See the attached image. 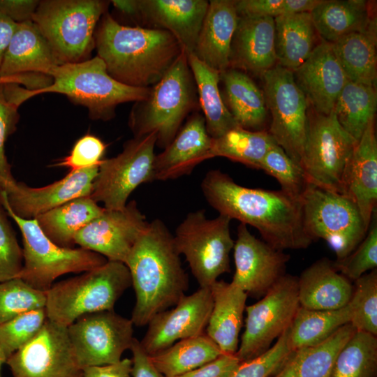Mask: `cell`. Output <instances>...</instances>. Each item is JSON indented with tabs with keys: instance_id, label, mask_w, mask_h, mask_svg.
<instances>
[{
	"instance_id": "25",
	"label": "cell",
	"mask_w": 377,
	"mask_h": 377,
	"mask_svg": "<svg viewBox=\"0 0 377 377\" xmlns=\"http://www.w3.org/2000/svg\"><path fill=\"white\" fill-rule=\"evenodd\" d=\"M343 194L356 205L369 228L377 204V140L374 119L370 121L353 149L344 178Z\"/></svg>"
},
{
	"instance_id": "29",
	"label": "cell",
	"mask_w": 377,
	"mask_h": 377,
	"mask_svg": "<svg viewBox=\"0 0 377 377\" xmlns=\"http://www.w3.org/2000/svg\"><path fill=\"white\" fill-rule=\"evenodd\" d=\"M209 288L213 307L205 334L223 353L235 354L248 295L231 282L216 281Z\"/></svg>"
},
{
	"instance_id": "9",
	"label": "cell",
	"mask_w": 377,
	"mask_h": 377,
	"mask_svg": "<svg viewBox=\"0 0 377 377\" xmlns=\"http://www.w3.org/2000/svg\"><path fill=\"white\" fill-rule=\"evenodd\" d=\"M231 219L219 214L208 219L204 210L188 213L173 235L178 253L183 254L200 288L210 287L221 274L230 272V253L235 241Z\"/></svg>"
},
{
	"instance_id": "24",
	"label": "cell",
	"mask_w": 377,
	"mask_h": 377,
	"mask_svg": "<svg viewBox=\"0 0 377 377\" xmlns=\"http://www.w3.org/2000/svg\"><path fill=\"white\" fill-rule=\"evenodd\" d=\"M139 17L170 33L187 54L193 53L208 1L139 0Z\"/></svg>"
},
{
	"instance_id": "17",
	"label": "cell",
	"mask_w": 377,
	"mask_h": 377,
	"mask_svg": "<svg viewBox=\"0 0 377 377\" xmlns=\"http://www.w3.org/2000/svg\"><path fill=\"white\" fill-rule=\"evenodd\" d=\"M135 200L121 209H107L80 229L75 244L98 253L107 260L125 263L138 237L148 226Z\"/></svg>"
},
{
	"instance_id": "43",
	"label": "cell",
	"mask_w": 377,
	"mask_h": 377,
	"mask_svg": "<svg viewBox=\"0 0 377 377\" xmlns=\"http://www.w3.org/2000/svg\"><path fill=\"white\" fill-rule=\"evenodd\" d=\"M350 323L357 331L377 335V270L374 269L355 281L348 302Z\"/></svg>"
},
{
	"instance_id": "21",
	"label": "cell",
	"mask_w": 377,
	"mask_h": 377,
	"mask_svg": "<svg viewBox=\"0 0 377 377\" xmlns=\"http://www.w3.org/2000/svg\"><path fill=\"white\" fill-rule=\"evenodd\" d=\"M293 73L295 82L304 94L309 107L323 114L333 111L339 94L349 81L332 44L323 40Z\"/></svg>"
},
{
	"instance_id": "41",
	"label": "cell",
	"mask_w": 377,
	"mask_h": 377,
	"mask_svg": "<svg viewBox=\"0 0 377 377\" xmlns=\"http://www.w3.org/2000/svg\"><path fill=\"white\" fill-rule=\"evenodd\" d=\"M376 368V336L356 330L337 355L333 377H375Z\"/></svg>"
},
{
	"instance_id": "51",
	"label": "cell",
	"mask_w": 377,
	"mask_h": 377,
	"mask_svg": "<svg viewBox=\"0 0 377 377\" xmlns=\"http://www.w3.org/2000/svg\"><path fill=\"white\" fill-rule=\"evenodd\" d=\"M105 149L106 146L100 138L87 134L79 138L69 154L55 165L68 168L70 171L100 165Z\"/></svg>"
},
{
	"instance_id": "40",
	"label": "cell",
	"mask_w": 377,
	"mask_h": 377,
	"mask_svg": "<svg viewBox=\"0 0 377 377\" xmlns=\"http://www.w3.org/2000/svg\"><path fill=\"white\" fill-rule=\"evenodd\" d=\"M276 145L267 131H253L237 126L213 139L210 158L222 156L259 169L265 154Z\"/></svg>"
},
{
	"instance_id": "22",
	"label": "cell",
	"mask_w": 377,
	"mask_h": 377,
	"mask_svg": "<svg viewBox=\"0 0 377 377\" xmlns=\"http://www.w3.org/2000/svg\"><path fill=\"white\" fill-rule=\"evenodd\" d=\"M212 141L203 115L193 113L172 141L155 155L154 180L173 179L190 174L196 165L210 158Z\"/></svg>"
},
{
	"instance_id": "15",
	"label": "cell",
	"mask_w": 377,
	"mask_h": 377,
	"mask_svg": "<svg viewBox=\"0 0 377 377\" xmlns=\"http://www.w3.org/2000/svg\"><path fill=\"white\" fill-rule=\"evenodd\" d=\"M131 318L102 311L83 315L67 327L69 341L77 364L83 369L116 363L133 343Z\"/></svg>"
},
{
	"instance_id": "28",
	"label": "cell",
	"mask_w": 377,
	"mask_h": 377,
	"mask_svg": "<svg viewBox=\"0 0 377 377\" xmlns=\"http://www.w3.org/2000/svg\"><path fill=\"white\" fill-rule=\"evenodd\" d=\"M353 285L339 272L334 262L323 258L306 268L298 277L300 306L312 310H335L346 306Z\"/></svg>"
},
{
	"instance_id": "31",
	"label": "cell",
	"mask_w": 377,
	"mask_h": 377,
	"mask_svg": "<svg viewBox=\"0 0 377 377\" xmlns=\"http://www.w3.org/2000/svg\"><path fill=\"white\" fill-rule=\"evenodd\" d=\"M220 81L224 86L225 105L237 124L250 131H267L265 96L255 82L246 73L230 68L220 73Z\"/></svg>"
},
{
	"instance_id": "30",
	"label": "cell",
	"mask_w": 377,
	"mask_h": 377,
	"mask_svg": "<svg viewBox=\"0 0 377 377\" xmlns=\"http://www.w3.org/2000/svg\"><path fill=\"white\" fill-rule=\"evenodd\" d=\"M364 0H320L310 12L320 38L333 43L377 24L374 8Z\"/></svg>"
},
{
	"instance_id": "14",
	"label": "cell",
	"mask_w": 377,
	"mask_h": 377,
	"mask_svg": "<svg viewBox=\"0 0 377 377\" xmlns=\"http://www.w3.org/2000/svg\"><path fill=\"white\" fill-rule=\"evenodd\" d=\"M300 306L298 277L285 274L253 304L245 308V329L236 355L241 362L253 359L270 348L286 331Z\"/></svg>"
},
{
	"instance_id": "33",
	"label": "cell",
	"mask_w": 377,
	"mask_h": 377,
	"mask_svg": "<svg viewBox=\"0 0 377 377\" xmlns=\"http://www.w3.org/2000/svg\"><path fill=\"white\" fill-rule=\"evenodd\" d=\"M355 331L348 323L321 343L293 351L270 377H333L337 355Z\"/></svg>"
},
{
	"instance_id": "59",
	"label": "cell",
	"mask_w": 377,
	"mask_h": 377,
	"mask_svg": "<svg viewBox=\"0 0 377 377\" xmlns=\"http://www.w3.org/2000/svg\"><path fill=\"white\" fill-rule=\"evenodd\" d=\"M7 357L0 350V377H1V368L3 364L6 362Z\"/></svg>"
},
{
	"instance_id": "35",
	"label": "cell",
	"mask_w": 377,
	"mask_h": 377,
	"mask_svg": "<svg viewBox=\"0 0 377 377\" xmlns=\"http://www.w3.org/2000/svg\"><path fill=\"white\" fill-rule=\"evenodd\" d=\"M187 57L207 133L213 139L218 138L239 126L223 100L219 86L220 73L200 61L193 54Z\"/></svg>"
},
{
	"instance_id": "7",
	"label": "cell",
	"mask_w": 377,
	"mask_h": 377,
	"mask_svg": "<svg viewBox=\"0 0 377 377\" xmlns=\"http://www.w3.org/2000/svg\"><path fill=\"white\" fill-rule=\"evenodd\" d=\"M108 4L101 0H42L31 20L59 64L77 63L91 58L95 31Z\"/></svg>"
},
{
	"instance_id": "53",
	"label": "cell",
	"mask_w": 377,
	"mask_h": 377,
	"mask_svg": "<svg viewBox=\"0 0 377 377\" xmlns=\"http://www.w3.org/2000/svg\"><path fill=\"white\" fill-rule=\"evenodd\" d=\"M38 0H0V13L16 24L32 20Z\"/></svg>"
},
{
	"instance_id": "26",
	"label": "cell",
	"mask_w": 377,
	"mask_h": 377,
	"mask_svg": "<svg viewBox=\"0 0 377 377\" xmlns=\"http://www.w3.org/2000/svg\"><path fill=\"white\" fill-rule=\"evenodd\" d=\"M238 19L235 1H209L193 54L219 73L228 69L231 42Z\"/></svg>"
},
{
	"instance_id": "32",
	"label": "cell",
	"mask_w": 377,
	"mask_h": 377,
	"mask_svg": "<svg viewBox=\"0 0 377 377\" xmlns=\"http://www.w3.org/2000/svg\"><path fill=\"white\" fill-rule=\"evenodd\" d=\"M274 19L277 64L293 71L308 59L320 43L318 42V38H321L310 12L288 14Z\"/></svg>"
},
{
	"instance_id": "42",
	"label": "cell",
	"mask_w": 377,
	"mask_h": 377,
	"mask_svg": "<svg viewBox=\"0 0 377 377\" xmlns=\"http://www.w3.org/2000/svg\"><path fill=\"white\" fill-rule=\"evenodd\" d=\"M26 88L17 83H0V189L8 191L17 182L5 152V143L17 128L18 109L27 101Z\"/></svg>"
},
{
	"instance_id": "47",
	"label": "cell",
	"mask_w": 377,
	"mask_h": 377,
	"mask_svg": "<svg viewBox=\"0 0 377 377\" xmlns=\"http://www.w3.org/2000/svg\"><path fill=\"white\" fill-rule=\"evenodd\" d=\"M337 270L349 280L355 281L377 266L376 211L372 215L367 233L357 248L345 258L336 260Z\"/></svg>"
},
{
	"instance_id": "27",
	"label": "cell",
	"mask_w": 377,
	"mask_h": 377,
	"mask_svg": "<svg viewBox=\"0 0 377 377\" xmlns=\"http://www.w3.org/2000/svg\"><path fill=\"white\" fill-rule=\"evenodd\" d=\"M60 65L50 45L32 20L17 24L6 51L0 77L29 73L50 76Z\"/></svg>"
},
{
	"instance_id": "1",
	"label": "cell",
	"mask_w": 377,
	"mask_h": 377,
	"mask_svg": "<svg viewBox=\"0 0 377 377\" xmlns=\"http://www.w3.org/2000/svg\"><path fill=\"white\" fill-rule=\"evenodd\" d=\"M200 186L219 214L255 228L276 249H306L313 241L304 225L302 201L281 190L245 187L219 170L208 171Z\"/></svg>"
},
{
	"instance_id": "55",
	"label": "cell",
	"mask_w": 377,
	"mask_h": 377,
	"mask_svg": "<svg viewBox=\"0 0 377 377\" xmlns=\"http://www.w3.org/2000/svg\"><path fill=\"white\" fill-rule=\"evenodd\" d=\"M132 360L121 359L116 363L83 369V377H132Z\"/></svg>"
},
{
	"instance_id": "44",
	"label": "cell",
	"mask_w": 377,
	"mask_h": 377,
	"mask_svg": "<svg viewBox=\"0 0 377 377\" xmlns=\"http://www.w3.org/2000/svg\"><path fill=\"white\" fill-rule=\"evenodd\" d=\"M259 169L274 177L290 197L301 200L309 182L299 163L278 145L272 147L262 160Z\"/></svg>"
},
{
	"instance_id": "36",
	"label": "cell",
	"mask_w": 377,
	"mask_h": 377,
	"mask_svg": "<svg viewBox=\"0 0 377 377\" xmlns=\"http://www.w3.org/2000/svg\"><path fill=\"white\" fill-rule=\"evenodd\" d=\"M104 209L90 196H83L40 214L35 219L54 243L61 247L73 248L77 232Z\"/></svg>"
},
{
	"instance_id": "49",
	"label": "cell",
	"mask_w": 377,
	"mask_h": 377,
	"mask_svg": "<svg viewBox=\"0 0 377 377\" xmlns=\"http://www.w3.org/2000/svg\"><path fill=\"white\" fill-rule=\"evenodd\" d=\"M320 0H238L235 6L239 16L270 17L311 12Z\"/></svg>"
},
{
	"instance_id": "5",
	"label": "cell",
	"mask_w": 377,
	"mask_h": 377,
	"mask_svg": "<svg viewBox=\"0 0 377 377\" xmlns=\"http://www.w3.org/2000/svg\"><path fill=\"white\" fill-rule=\"evenodd\" d=\"M52 83L43 89H28L29 99L45 93L67 96L76 104L88 109L93 120L109 121L115 116L119 104L146 99L150 87H134L124 84L108 73L105 65L97 55L87 60L57 66L50 73Z\"/></svg>"
},
{
	"instance_id": "10",
	"label": "cell",
	"mask_w": 377,
	"mask_h": 377,
	"mask_svg": "<svg viewBox=\"0 0 377 377\" xmlns=\"http://www.w3.org/2000/svg\"><path fill=\"white\" fill-rule=\"evenodd\" d=\"M301 201L307 233L313 240H325L337 260L350 254L366 236L369 228L346 195L309 183Z\"/></svg>"
},
{
	"instance_id": "48",
	"label": "cell",
	"mask_w": 377,
	"mask_h": 377,
	"mask_svg": "<svg viewBox=\"0 0 377 377\" xmlns=\"http://www.w3.org/2000/svg\"><path fill=\"white\" fill-rule=\"evenodd\" d=\"M289 329V328H288ZM288 329L274 346L259 356L241 362L230 377H270L285 363L293 350L288 341Z\"/></svg>"
},
{
	"instance_id": "23",
	"label": "cell",
	"mask_w": 377,
	"mask_h": 377,
	"mask_svg": "<svg viewBox=\"0 0 377 377\" xmlns=\"http://www.w3.org/2000/svg\"><path fill=\"white\" fill-rule=\"evenodd\" d=\"M274 40V18L239 16L231 42L229 68L261 77L277 65Z\"/></svg>"
},
{
	"instance_id": "18",
	"label": "cell",
	"mask_w": 377,
	"mask_h": 377,
	"mask_svg": "<svg viewBox=\"0 0 377 377\" xmlns=\"http://www.w3.org/2000/svg\"><path fill=\"white\" fill-rule=\"evenodd\" d=\"M173 306L155 315L147 324L140 344L149 356L165 350L176 341L205 332L213 307L211 289L200 287L192 294L184 295Z\"/></svg>"
},
{
	"instance_id": "38",
	"label": "cell",
	"mask_w": 377,
	"mask_h": 377,
	"mask_svg": "<svg viewBox=\"0 0 377 377\" xmlns=\"http://www.w3.org/2000/svg\"><path fill=\"white\" fill-rule=\"evenodd\" d=\"M348 304L335 310H312L299 306L288 332V341L294 351L327 339L339 328L350 323Z\"/></svg>"
},
{
	"instance_id": "45",
	"label": "cell",
	"mask_w": 377,
	"mask_h": 377,
	"mask_svg": "<svg viewBox=\"0 0 377 377\" xmlns=\"http://www.w3.org/2000/svg\"><path fill=\"white\" fill-rule=\"evenodd\" d=\"M46 292L34 289L22 279L0 282V325L17 316L45 306Z\"/></svg>"
},
{
	"instance_id": "16",
	"label": "cell",
	"mask_w": 377,
	"mask_h": 377,
	"mask_svg": "<svg viewBox=\"0 0 377 377\" xmlns=\"http://www.w3.org/2000/svg\"><path fill=\"white\" fill-rule=\"evenodd\" d=\"M13 377H83L67 327L47 320L40 331L6 360Z\"/></svg>"
},
{
	"instance_id": "57",
	"label": "cell",
	"mask_w": 377,
	"mask_h": 377,
	"mask_svg": "<svg viewBox=\"0 0 377 377\" xmlns=\"http://www.w3.org/2000/svg\"><path fill=\"white\" fill-rule=\"evenodd\" d=\"M114 7L123 14L131 16H140L139 0H113L110 1Z\"/></svg>"
},
{
	"instance_id": "6",
	"label": "cell",
	"mask_w": 377,
	"mask_h": 377,
	"mask_svg": "<svg viewBox=\"0 0 377 377\" xmlns=\"http://www.w3.org/2000/svg\"><path fill=\"white\" fill-rule=\"evenodd\" d=\"M131 285L126 265L108 260L80 275L53 283L46 291L47 320L67 327L83 315L114 310L117 301Z\"/></svg>"
},
{
	"instance_id": "46",
	"label": "cell",
	"mask_w": 377,
	"mask_h": 377,
	"mask_svg": "<svg viewBox=\"0 0 377 377\" xmlns=\"http://www.w3.org/2000/svg\"><path fill=\"white\" fill-rule=\"evenodd\" d=\"M47 320L43 307L22 313L0 325V350L7 359L31 341Z\"/></svg>"
},
{
	"instance_id": "3",
	"label": "cell",
	"mask_w": 377,
	"mask_h": 377,
	"mask_svg": "<svg viewBox=\"0 0 377 377\" xmlns=\"http://www.w3.org/2000/svg\"><path fill=\"white\" fill-rule=\"evenodd\" d=\"M94 38L97 56L108 74L134 87L155 84L183 51L168 31L122 25L107 12L98 22Z\"/></svg>"
},
{
	"instance_id": "2",
	"label": "cell",
	"mask_w": 377,
	"mask_h": 377,
	"mask_svg": "<svg viewBox=\"0 0 377 377\" xmlns=\"http://www.w3.org/2000/svg\"><path fill=\"white\" fill-rule=\"evenodd\" d=\"M124 264L135 294L131 318L134 325H147L155 315L175 306L188 288L173 235L160 219L149 222Z\"/></svg>"
},
{
	"instance_id": "4",
	"label": "cell",
	"mask_w": 377,
	"mask_h": 377,
	"mask_svg": "<svg viewBox=\"0 0 377 377\" xmlns=\"http://www.w3.org/2000/svg\"><path fill=\"white\" fill-rule=\"evenodd\" d=\"M198 108L195 82L183 50L161 79L150 87L147 98L135 102L128 125L135 137L154 133L156 145L165 149L183 121Z\"/></svg>"
},
{
	"instance_id": "56",
	"label": "cell",
	"mask_w": 377,
	"mask_h": 377,
	"mask_svg": "<svg viewBox=\"0 0 377 377\" xmlns=\"http://www.w3.org/2000/svg\"><path fill=\"white\" fill-rule=\"evenodd\" d=\"M17 24L0 13V71L6 51L15 31Z\"/></svg>"
},
{
	"instance_id": "13",
	"label": "cell",
	"mask_w": 377,
	"mask_h": 377,
	"mask_svg": "<svg viewBox=\"0 0 377 377\" xmlns=\"http://www.w3.org/2000/svg\"><path fill=\"white\" fill-rule=\"evenodd\" d=\"M154 133L127 141L115 157L103 159L90 197L107 209H121L140 184L154 181Z\"/></svg>"
},
{
	"instance_id": "52",
	"label": "cell",
	"mask_w": 377,
	"mask_h": 377,
	"mask_svg": "<svg viewBox=\"0 0 377 377\" xmlns=\"http://www.w3.org/2000/svg\"><path fill=\"white\" fill-rule=\"evenodd\" d=\"M240 363L236 353H223L215 360L178 377H230Z\"/></svg>"
},
{
	"instance_id": "54",
	"label": "cell",
	"mask_w": 377,
	"mask_h": 377,
	"mask_svg": "<svg viewBox=\"0 0 377 377\" xmlns=\"http://www.w3.org/2000/svg\"><path fill=\"white\" fill-rule=\"evenodd\" d=\"M130 350L132 353V377H165L154 366L135 338Z\"/></svg>"
},
{
	"instance_id": "34",
	"label": "cell",
	"mask_w": 377,
	"mask_h": 377,
	"mask_svg": "<svg viewBox=\"0 0 377 377\" xmlns=\"http://www.w3.org/2000/svg\"><path fill=\"white\" fill-rule=\"evenodd\" d=\"M332 44L349 81L376 88L377 24L348 34Z\"/></svg>"
},
{
	"instance_id": "20",
	"label": "cell",
	"mask_w": 377,
	"mask_h": 377,
	"mask_svg": "<svg viewBox=\"0 0 377 377\" xmlns=\"http://www.w3.org/2000/svg\"><path fill=\"white\" fill-rule=\"evenodd\" d=\"M98 168L69 171L60 180L38 188L17 181L8 191L0 189V203L20 218L34 219L71 200L90 196Z\"/></svg>"
},
{
	"instance_id": "8",
	"label": "cell",
	"mask_w": 377,
	"mask_h": 377,
	"mask_svg": "<svg viewBox=\"0 0 377 377\" xmlns=\"http://www.w3.org/2000/svg\"><path fill=\"white\" fill-rule=\"evenodd\" d=\"M1 205L17 224L22 237L23 267L17 278L34 289L46 292L59 276L82 273L108 261L103 256L81 247L58 246L45 235L35 219L20 218L6 205Z\"/></svg>"
},
{
	"instance_id": "11",
	"label": "cell",
	"mask_w": 377,
	"mask_h": 377,
	"mask_svg": "<svg viewBox=\"0 0 377 377\" xmlns=\"http://www.w3.org/2000/svg\"><path fill=\"white\" fill-rule=\"evenodd\" d=\"M356 141L339 124L332 111L309 107L308 128L300 166L310 184L343 194L346 170Z\"/></svg>"
},
{
	"instance_id": "39",
	"label": "cell",
	"mask_w": 377,
	"mask_h": 377,
	"mask_svg": "<svg viewBox=\"0 0 377 377\" xmlns=\"http://www.w3.org/2000/svg\"><path fill=\"white\" fill-rule=\"evenodd\" d=\"M376 105V88L348 81L339 94L333 112L341 127L358 141L374 119Z\"/></svg>"
},
{
	"instance_id": "58",
	"label": "cell",
	"mask_w": 377,
	"mask_h": 377,
	"mask_svg": "<svg viewBox=\"0 0 377 377\" xmlns=\"http://www.w3.org/2000/svg\"><path fill=\"white\" fill-rule=\"evenodd\" d=\"M17 83L27 89H34L38 83V77L35 74H24L14 77H0V83Z\"/></svg>"
},
{
	"instance_id": "12",
	"label": "cell",
	"mask_w": 377,
	"mask_h": 377,
	"mask_svg": "<svg viewBox=\"0 0 377 377\" xmlns=\"http://www.w3.org/2000/svg\"><path fill=\"white\" fill-rule=\"evenodd\" d=\"M260 77L271 115L267 131L276 144L300 165L308 128L306 99L295 82L290 70L277 64Z\"/></svg>"
},
{
	"instance_id": "50",
	"label": "cell",
	"mask_w": 377,
	"mask_h": 377,
	"mask_svg": "<svg viewBox=\"0 0 377 377\" xmlns=\"http://www.w3.org/2000/svg\"><path fill=\"white\" fill-rule=\"evenodd\" d=\"M7 214L0 204V282L17 278L23 267V252Z\"/></svg>"
},
{
	"instance_id": "19",
	"label": "cell",
	"mask_w": 377,
	"mask_h": 377,
	"mask_svg": "<svg viewBox=\"0 0 377 377\" xmlns=\"http://www.w3.org/2000/svg\"><path fill=\"white\" fill-rule=\"evenodd\" d=\"M235 272L231 283L247 295L259 297L286 274L289 254L256 238L240 223L235 241Z\"/></svg>"
},
{
	"instance_id": "37",
	"label": "cell",
	"mask_w": 377,
	"mask_h": 377,
	"mask_svg": "<svg viewBox=\"0 0 377 377\" xmlns=\"http://www.w3.org/2000/svg\"><path fill=\"white\" fill-rule=\"evenodd\" d=\"M222 354L217 344L205 332L179 340L149 357L154 366L165 377H178Z\"/></svg>"
}]
</instances>
